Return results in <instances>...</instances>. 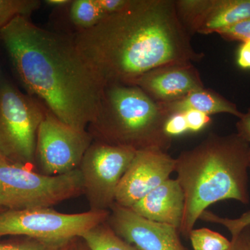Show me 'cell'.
<instances>
[{"label":"cell","mask_w":250,"mask_h":250,"mask_svg":"<svg viewBox=\"0 0 250 250\" xmlns=\"http://www.w3.org/2000/svg\"><path fill=\"white\" fill-rule=\"evenodd\" d=\"M73 38L106 85L132 84L154 69L205 57L192 47L172 0H129L124 9Z\"/></svg>","instance_id":"6da1fadb"},{"label":"cell","mask_w":250,"mask_h":250,"mask_svg":"<svg viewBox=\"0 0 250 250\" xmlns=\"http://www.w3.org/2000/svg\"><path fill=\"white\" fill-rule=\"evenodd\" d=\"M0 39L29 95L61 121L86 130L98 115L106 84L73 36L46 30L20 16L0 31Z\"/></svg>","instance_id":"7a4b0ae2"},{"label":"cell","mask_w":250,"mask_h":250,"mask_svg":"<svg viewBox=\"0 0 250 250\" xmlns=\"http://www.w3.org/2000/svg\"><path fill=\"white\" fill-rule=\"evenodd\" d=\"M250 148L237 134L210 133L175 159L176 179L184 195L179 233L188 238L202 213L216 202L233 200L249 204Z\"/></svg>","instance_id":"3957f363"},{"label":"cell","mask_w":250,"mask_h":250,"mask_svg":"<svg viewBox=\"0 0 250 250\" xmlns=\"http://www.w3.org/2000/svg\"><path fill=\"white\" fill-rule=\"evenodd\" d=\"M169 116L137 85L110 83L88 127L95 141L136 152H167L173 141L166 131Z\"/></svg>","instance_id":"277c9868"},{"label":"cell","mask_w":250,"mask_h":250,"mask_svg":"<svg viewBox=\"0 0 250 250\" xmlns=\"http://www.w3.org/2000/svg\"><path fill=\"white\" fill-rule=\"evenodd\" d=\"M82 194L83 180L79 168L50 176L19 164L0 165V206L6 210L51 207Z\"/></svg>","instance_id":"5b68a950"},{"label":"cell","mask_w":250,"mask_h":250,"mask_svg":"<svg viewBox=\"0 0 250 250\" xmlns=\"http://www.w3.org/2000/svg\"><path fill=\"white\" fill-rule=\"evenodd\" d=\"M45 108L6 80L0 81V152L11 164L36 162L38 131Z\"/></svg>","instance_id":"8992f818"},{"label":"cell","mask_w":250,"mask_h":250,"mask_svg":"<svg viewBox=\"0 0 250 250\" xmlns=\"http://www.w3.org/2000/svg\"><path fill=\"white\" fill-rule=\"evenodd\" d=\"M109 210L64 213L51 207L0 212V237L21 236L48 241L81 238L107 221Z\"/></svg>","instance_id":"52a82bcc"},{"label":"cell","mask_w":250,"mask_h":250,"mask_svg":"<svg viewBox=\"0 0 250 250\" xmlns=\"http://www.w3.org/2000/svg\"><path fill=\"white\" fill-rule=\"evenodd\" d=\"M136 153L94 140L79 167L90 210H109L114 205L117 188Z\"/></svg>","instance_id":"ba28073f"},{"label":"cell","mask_w":250,"mask_h":250,"mask_svg":"<svg viewBox=\"0 0 250 250\" xmlns=\"http://www.w3.org/2000/svg\"><path fill=\"white\" fill-rule=\"evenodd\" d=\"M93 141L89 131L66 124L45 108L36 141L41 173L54 176L77 170Z\"/></svg>","instance_id":"9c48e42d"},{"label":"cell","mask_w":250,"mask_h":250,"mask_svg":"<svg viewBox=\"0 0 250 250\" xmlns=\"http://www.w3.org/2000/svg\"><path fill=\"white\" fill-rule=\"evenodd\" d=\"M176 159L158 150L136 152L117 188L115 203L130 208L175 172Z\"/></svg>","instance_id":"30bf717a"},{"label":"cell","mask_w":250,"mask_h":250,"mask_svg":"<svg viewBox=\"0 0 250 250\" xmlns=\"http://www.w3.org/2000/svg\"><path fill=\"white\" fill-rule=\"evenodd\" d=\"M106 223L122 238L140 250H187L177 228L142 218L115 203Z\"/></svg>","instance_id":"8fae6325"},{"label":"cell","mask_w":250,"mask_h":250,"mask_svg":"<svg viewBox=\"0 0 250 250\" xmlns=\"http://www.w3.org/2000/svg\"><path fill=\"white\" fill-rule=\"evenodd\" d=\"M156 103H168L205 88L192 62L173 64L147 72L133 82Z\"/></svg>","instance_id":"7c38bea8"},{"label":"cell","mask_w":250,"mask_h":250,"mask_svg":"<svg viewBox=\"0 0 250 250\" xmlns=\"http://www.w3.org/2000/svg\"><path fill=\"white\" fill-rule=\"evenodd\" d=\"M129 208L142 218L179 230L184 209L183 190L177 179L170 178Z\"/></svg>","instance_id":"4fadbf2b"},{"label":"cell","mask_w":250,"mask_h":250,"mask_svg":"<svg viewBox=\"0 0 250 250\" xmlns=\"http://www.w3.org/2000/svg\"><path fill=\"white\" fill-rule=\"evenodd\" d=\"M250 17V0H208L205 11L192 24L189 34H209Z\"/></svg>","instance_id":"5bb4252c"},{"label":"cell","mask_w":250,"mask_h":250,"mask_svg":"<svg viewBox=\"0 0 250 250\" xmlns=\"http://www.w3.org/2000/svg\"><path fill=\"white\" fill-rule=\"evenodd\" d=\"M169 115L196 111L210 116L218 113H228L240 118L243 113L236 105L212 90H196L184 98L168 103H158Z\"/></svg>","instance_id":"9a60e30c"},{"label":"cell","mask_w":250,"mask_h":250,"mask_svg":"<svg viewBox=\"0 0 250 250\" xmlns=\"http://www.w3.org/2000/svg\"><path fill=\"white\" fill-rule=\"evenodd\" d=\"M90 250H140L117 235L106 222L81 237Z\"/></svg>","instance_id":"2e32d148"},{"label":"cell","mask_w":250,"mask_h":250,"mask_svg":"<svg viewBox=\"0 0 250 250\" xmlns=\"http://www.w3.org/2000/svg\"><path fill=\"white\" fill-rule=\"evenodd\" d=\"M104 18L96 0H75L70 3V21L77 31L91 29Z\"/></svg>","instance_id":"e0dca14e"},{"label":"cell","mask_w":250,"mask_h":250,"mask_svg":"<svg viewBox=\"0 0 250 250\" xmlns=\"http://www.w3.org/2000/svg\"><path fill=\"white\" fill-rule=\"evenodd\" d=\"M41 5V1L38 0H0V31L15 18H30Z\"/></svg>","instance_id":"ac0fdd59"},{"label":"cell","mask_w":250,"mask_h":250,"mask_svg":"<svg viewBox=\"0 0 250 250\" xmlns=\"http://www.w3.org/2000/svg\"><path fill=\"white\" fill-rule=\"evenodd\" d=\"M79 239L48 241L25 237L19 241L1 242L0 250H74Z\"/></svg>","instance_id":"d6986e66"},{"label":"cell","mask_w":250,"mask_h":250,"mask_svg":"<svg viewBox=\"0 0 250 250\" xmlns=\"http://www.w3.org/2000/svg\"><path fill=\"white\" fill-rule=\"evenodd\" d=\"M188 238L194 250H229L231 248V241L208 228H194Z\"/></svg>","instance_id":"ffe728a7"},{"label":"cell","mask_w":250,"mask_h":250,"mask_svg":"<svg viewBox=\"0 0 250 250\" xmlns=\"http://www.w3.org/2000/svg\"><path fill=\"white\" fill-rule=\"evenodd\" d=\"M199 220L207 223L218 224L228 229L231 238L238 234L246 227L250 226V210L242 214L239 218H223L215 214L210 210H206L202 213Z\"/></svg>","instance_id":"44dd1931"},{"label":"cell","mask_w":250,"mask_h":250,"mask_svg":"<svg viewBox=\"0 0 250 250\" xmlns=\"http://www.w3.org/2000/svg\"><path fill=\"white\" fill-rule=\"evenodd\" d=\"M216 34L229 41H240L243 42L250 41V17L243 20L231 27L218 31Z\"/></svg>","instance_id":"7402d4cb"},{"label":"cell","mask_w":250,"mask_h":250,"mask_svg":"<svg viewBox=\"0 0 250 250\" xmlns=\"http://www.w3.org/2000/svg\"><path fill=\"white\" fill-rule=\"evenodd\" d=\"M166 131L172 139L180 135L189 132L184 113L170 115L166 122Z\"/></svg>","instance_id":"603a6c76"},{"label":"cell","mask_w":250,"mask_h":250,"mask_svg":"<svg viewBox=\"0 0 250 250\" xmlns=\"http://www.w3.org/2000/svg\"><path fill=\"white\" fill-rule=\"evenodd\" d=\"M189 132H197L202 131L207 125L210 124L209 116L196 111L184 112Z\"/></svg>","instance_id":"cb8c5ba5"},{"label":"cell","mask_w":250,"mask_h":250,"mask_svg":"<svg viewBox=\"0 0 250 250\" xmlns=\"http://www.w3.org/2000/svg\"><path fill=\"white\" fill-rule=\"evenodd\" d=\"M99 8L105 17L124 9L129 0H96Z\"/></svg>","instance_id":"d4e9b609"},{"label":"cell","mask_w":250,"mask_h":250,"mask_svg":"<svg viewBox=\"0 0 250 250\" xmlns=\"http://www.w3.org/2000/svg\"><path fill=\"white\" fill-rule=\"evenodd\" d=\"M229 250H250V226L246 227L231 239Z\"/></svg>","instance_id":"484cf974"},{"label":"cell","mask_w":250,"mask_h":250,"mask_svg":"<svg viewBox=\"0 0 250 250\" xmlns=\"http://www.w3.org/2000/svg\"><path fill=\"white\" fill-rule=\"evenodd\" d=\"M236 129L237 134L250 144V109L239 118Z\"/></svg>","instance_id":"4316f807"},{"label":"cell","mask_w":250,"mask_h":250,"mask_svg":"<svg viewBox=\"0 0 250 250\" xmlns=\"http://www.w3.org/2000/svg\"><path fill=\"white\" fill-rule=\"evenodd\" d=\"M238 64L242 68H250V43L243 42L238 52Z\"/></svg>","instance_id":"83f0119b"},{"label":"cell","mask_w":250,"mask_h":250,"mask_svg":"<svg viewBox=\"0 0 250 250\" xmlns=\"http://www.w3.org/2000/svg\"><path fill=\"white\" fill-rule=\"evenodd\" d=\"M45 4L53 7H62L66 6L67 4H70L72 1L70 0H46Z\"/></svg>","instance_id":"f1b7e54d"},{"label":"cell","mask_w":250,"mask_h":250,"mask_svg":"<svg viewBox=\"0 0 250 250\" xmlns=\"http://www.w3.org/2000/svg\"><path fill=\"white\" fill-rule=\"evenodd\" d=\"M81 239H82V238H81ZM82 241L83 242H80V243L77 241L76 246H75V248H74V250H90L88 249V247L85 245L83 240H82Z\"/></svg>","instance_id":"f546056e"},{"label":"cell","mask_w":250,"mask_h":250,"mask_svg":"<svg viewBox=\"0 0 250 250\" xmlns=\"http://www.w3.org/2000/svg\"><path fill=\"white\" fill-rule=\"evenodd\" d=\"M9 163L11 162H10L6 158H5L4 156H3V154L0 152V165H1V164H9Z\"/></svg>","instance_id":"4dcf8cb0"},{"label":"cell","mask_w":250,"mask_h":250,"mask_svg":"<svg viewBox=\"0 0 250 250\" xmlns=\"http://www.w3.org/2000/svg\"><path fill=\"white\" fill-rule=\"evenodd\" d=\"M249 168H250V148L249 151Z\"/></svg>","instance_id":"1f68e13d"},{"label":"cell","mask_w":250,"mask_h":250,"mask_svg":"<svg viewBox=\"0 0 250 250\" xmlns=\"http://www.w3.org/2000/svg\"><path fill=\"white\" fill-rule=\"evenodd\" d=\"M5 210L4 209V208H2V207H1V206H0V212L2 211V210Z\"/></svg>","instance_id":"d6a6232c"},{"label":"cell","mask_w":250,"mask_h":250,"mask_svg":"<svg viewBox=\"0 0 250 250\" xmlns=\"http://www.w3.org/2000/svg\"><path fill=\"white\" fill-rule=\"evenodd\" d=\"M248 42H250V41H248Z\"/></svg>","instance_id":"836d02e7"}]
</instances>
